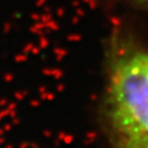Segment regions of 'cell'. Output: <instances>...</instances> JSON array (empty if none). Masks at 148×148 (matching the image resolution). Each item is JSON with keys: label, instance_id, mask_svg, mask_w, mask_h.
I'll use <instances>...</instances> for the list:
<instances>
[{"label": "cell", "instance_id": "2", "mask_svg": "<svg viewBox=\"0 0 148 148\" xmlns=\"http://www.w3.org/2000/svg\"><path fill=\"white\" fill-rule=\"evenodd\" d=\"M138 1H141V3H145V4H148V0H138Z\"/></svg>", "mask_w": 148, "mask_h": 148}, {"label": "cell", "instance_id": "1", "mask_svg": "<svg viewBox=\"0 0 148 148\" xmlns=\"http://www.w3.org/2000/svg\"><path fill=\"white\" fill-rule=\"evenodd\" d=\"M104 115L112 148H148V49L128 38L111 46Z\"/></svg>", "mask_w": 148, "mask_h": 148}]
</instances>
